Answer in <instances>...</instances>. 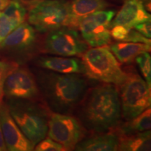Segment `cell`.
I'll use <instances>...</instances> for the list:
<instances>
[{"instance_id": "6da1fadb", "label": "cell", "mask_w": 151, "mask_h": 151, "mask_svg": "<svg viewBox=\"0 0 151 151\" xmlns=\"http://www.w3.org/2000/svg\"><path fill=\"white\" fill-rule=\"evenodd\" d=\"M74 113L90 133L113 131L122 119L118 86L103 83L89 88Z\"/></svg>"}, {"instance_id": "7a4b0ae2", "label": "cell", "mask_w": 151, "mask_h": 151, "mask_svg": "<svg viewBox=\"0 0 151 151\" xmlns=\"http://www.w3.org/2000/svg\"><path fill=\"white\" fill-rule=\"evenodd\" d=\"M34 74L41 99L52 112L73 114L90 88L88 78L81 74H65L40 68Z\"/></svg>"}, {"instance_id": "3957f363", "label": "cell", "mask_w": 151, "mask_h": 151, "mask_svg": "<svg viewBox=\"0 0 151 151\" xmlns=\"http://www.w3.org/2000/svg\"><path fill=\"white\" fill-rule=\"evenodd\" d=\"M7 105L15 122L34 146L47 137L51 111L42 100L10 99Z\"/></svg>"}, {"instance_id": "277c9868", "label": "cell", "mask_w": 151, "mask_h": 151, "mask_svg": "<svg viewBox=\"0 0 151 151\" xmlns=\"http://www.w3.org/2000/svg\"><path fill=\"white\" fill-rule=\"evenodd\" d=\"M81 60L85 76L91 80L118 87L127 78V71L122 69L107 46L88 48L81 55Z\"/></svg>"}, {"instance_id": "5b68a950", "label": "cell", "mask_w": 151, "mask_h": 151, "mask_svg": "<svg viewBox=\"0 0 151 151\" xmlns=\"http://www.w3.org/2000/svg\"><path fill=\"white\" fill-rule=\"evenodd\" d=\"M28 21L37 32L46 34L67 27L69 11L67 0L28 1Z\"/></svg>"}, {"instance_id": "8992f818", "label": "cell", "mask_w": 151, "mask_h": 151, "mask_svg": "<svg viewBox=\"0 0 151 151\" xmlns=\"http://www.w3.org/2000/svg\"><path fill=\"white\" fill-rule=\"evenodd\" d=\"M0 50L20 63L36 58L42 52V40L31 24L22 22L0 42Z\"/></svg>"}, {"instance_id": "52a82bcc", "label": "cell", "mask_w": 151, "mask_h": 151, "mask_svg": "<svg viewBox=\"0 0 151 151\" xmlns=\"http://www.w3.org/2000/svg\"><path fill=\"white\" fill-rule=\"evenodd\" d=\"M127 78L120 86L122 118L129 120L137 116L151 105L150 86L138 73L129 69Z\"/></svg>"}, {"instance_id": "ba28073f", "label": "cell", "mask_w": 151, "mask_h": 151, "mask_svg": "<svg viewBox=\"0 0 151 151\" xmlns=\"http://www.w3.org/2000/svg\"><path fill=\"white\" fill-rule=\"evenodd\" d=\"M42 41V52L64 57L81 56L89 46L76 29L62 27L46 33Z\"/></svg>"}, {"instance_id": "9c48e42d", "label": "cell", "mask_w": 151, "mask_h": 151, "mask_svg": "<svg viewBox=\"0 0 151 151\" xmlns=\"http://www.w3.org/2000/svg\"><path fill=\"white\" fill-rule=\"evenodd\" d=\"M87 131L76 116L70 114L50 113L47 136L62 145L67 150H73L76 146L88 136Z\"/></svg>"}, {"instance_id": "30bf717a", "label": "cell", "mask_w": 151, "mask_h": 151, "mask_svg": "<svg viewBox=\"0 0 151 151\" xmlns=\"http://www.w3.org/2000/svg\"><path fill=\"white\" fill-rule=\"evenodd\" d=\"M114 10L96 11L81 20L78 29L81 37L91 48L106 46L111 42V22L115 15Z\"/></svg>"}, {"instance_id": "8fae6325", "label": "cell", "mask_w": 151, "mask_h": 151, "mask_svg": "<svg viewBox=\"0 0 151 151\" xmlns=\"http://www.w3.org/2000/svg\"><path fill=\"white\" fill-rule=\"evenodd\" d=\"M3 92L9 99L42 100L35 74L27 67L19 65L6 77Z\"/></svg>"}, {"instance_id": "7c38bea8", "label": "cell", "mask_w": 151, "mask_h": 151, "mask_svg": "<svg viewBox=\"0 0 151 151\" xmlns=\"http://www.w3.org/2000/svg\"><path fill=\"white\" fill-rule=\"evenodd\" d=\"M0 122L7 150L32 151L35 146L25 136L11 116L6 102L0 104Z\"/></svg>"}, {"instance_id": "4fadbf2b", "label": "cell", "mask_w": 151, "mask_h": 151, "mask_svg": "<svg viewBox=\"0 0 151 151\" xmlns=\"http://www.w3.org/2000/svg\"><path fill=\"white\" fill-rule=\"evenodd\" d=\"M150 0H125L124 4L111 22V27L114 25H123L134 28L141 22L150 20Z\"/></svg>"}, {"instance_id": "5bb4252c", "label": "cell", "mask_w": 151, "mask_h": 151, "mask_svg": "<svg viewBox=\"0 0 151 151\" xmlns=\"http://www.w3.org/2000/svg\"><path fill=\"white\" fill-rule=\"evenodd\" d=\"M34 64L40 69L57 73L85 75V67L82 60L76 57L37 55L34 58Z\"/></svg>"}, {"instance_id": "9a60e30c", "label": "cell", "mask_w": 151, "mask_h": 151, "mask_svg": "<svg viewBox=\"0 0 151 151\" xmlns=\"http://www.w3.org/2000/svg\"><path fill=\"white\" fill-rule=\"evenodd\" d=\"M110 6L106 0H71L68 1L67 27L78 30L81 20L96 11L104 10Z\"/></svg>"}, {"instance_id": "2e32d148", "label": "cell", "mask_w": 151, "mask_h": 151, "mask_svg": "<svg viewBox=\"0 0 151 151\" xmlns=\"http://www.w3.org/2000/svg\"><path fill=\"white\" fill-rule=\"evenodd\" d=\"M120 137L114 132L91 133L75 147L78 151H116L118 150Z\"/></svg>"}, {"instance_id": "e0dca14e", "label": "cell", "mask_w": 151, "mask_h": 151, "mask_svg": "<svg viewBox=\"0 0 151 151\" xmlns=\"http://www.w3.org/2000/svg\"><path fill=\"white\" fill-rule=\"evenodd\" d=\"M118 62L123 64L132 63L135 58L144 52H150L151 45L142 43L118 41L109 47Z\"/></svg>"}, {"instance_id": "ac0fdd59", "label": "cell", "mask_w": 151, "mask_h": 151, "mask_svg": "<svg viewBox=\"0 0 151 151\" xmlns=\"http://www.w3.org/2000/svg\"><path fill=\"white\" fill-rule=\"evenodd\" d=\"M150 127L151 110L150 107L134 118L125 120V122H120L112 132L116 133L119 137H124L150 130Z\"/></svg>"}, {"instance_id": "d6986e66", "label": "cell", "mask_w": 151, "mask_h": 151, "mask_svg": "<svg viewBox=\"0 0 151 151\" xmlns=\"http://www.w3.org/2000/svg\"><path fill=\"white\" fill-rule=\"evenodd\" d=\"M120 137L118 150L121 151L150 150V130Z\"/></svg>"}, {"instance_id": "ffe728a7", "label": "cell", "mask_w": 151, "mask_h": 151, "mask_svg": "<svg viewBox=\"0 0 151 151\" xmlns=\"http://www.w3.org/2000/svg\"><path fill=\"white\" fill-rule=\"evenodd\" d=\"M2 12L18 27L24 22L27 15L25 7L18 1H10V2Z\"/></svg>"}, {"instance_id": "44dd1931", "label": "cell", "mask_w": 151, "mask_h": 151, "mask_svg": "<svg viewBox=\"0 0 151 151\" xmlns=\"http://www.w3.org/2000/svg\"><path fill=\"white\" fill-rule=\"evenodd\" d=\"M138 67L145 81L149 86H151V58L149 52H144L135 58Z\"/></svg>"}, {"instance_id": "7402d4cb", "label": "cell", "mask_w": 151, "mask_h": 151, "mask_svg": "<svg viewBox=\"0 0 151 151\" xmlns=\"http://www.w3.org/2000/svg\"><path fill=\"white\" fill-rule=\"evenodd\" d=\"M19 65L11 60H0V104L4 97V84L8 75Z\"/></svg>"}, {"instance_id": "603a6c76", "label": "cell", "mask_w": 151, "mask_h": 151, "mask_svg": "<svg viewBox=\"0 0 151 151\" xmlns=\"http://www.w3.org/2000/svg\"><path fill=\"white\" fill-rule=\"evenodd\" d=\"M36 151H66V148L60 143L50 138H44L35 146Z\"/></svg>"}, {"instance_id": "cb8c5ba5", "label": "cell", "mask_w": 151, "mask_h": 151, "mask_svg": "<svg viewBox=\"0 0 151 151\" xmlns=\"http://www.w3.org/2000/svg\"><path fill=\"white\" fill-rule=\"evenodd\" d=\"M17 27L3 12L0 13V42Z\"/></svg>"}, {"instance_id": "d4e9b609", "label": "cell", "mask_w": 151, "mask_h": 151, "mask_svg": "<svg viewBox=\"0 0 151 151\" xmlns=\"http://www.w3.org/2000/svg\"><path fill=\"white\" fill-rule=\"evenodd\" d=\"M132 28L124 27L123 25H114L111 27L110 33L111 37L118 41H124L129 30Z\"/></svg>"}, {"instance_id": "484cf974", "label": "cell", "mask_w": 151, "mask_h": 151, "mask_svg": "<svg viewBox=\"0 0 151 151\" xmlns=\"http://www.w3.org/2000/svg\"><path fill=\"white\" fill-rule=\"evenodd\" d=\"M124 41L126 42H133V43H142L146 44L151 45L150 39L145 37L141 34H140L137 30L132 28L127 34V37L124 39Z\"/></svg>"}, {"instance_id": "4316f807", "label": "cell", "mask_w": 151, "mask_h": 151, "mask_svg": "<svg viewBox=\"0 0 151 151\" xmlns=\"http://www.w3.org/2000/svg\"><path fill=\"white\" fill-rule=\"evenodd\" d=\"M134 29L139 32L145 37L150 39L151 38V22L150 20L141 22L137 24Z\"/></svg>"}, {"instance_id": "83f0119b", "label": "cell", "mask_w": 151, "mask_h": 151, "mask_svg": "<svg viewBox=\"0 0 151 151\" xmlns=\"http://www.w3.org/2000/svg\"><path fill=\"white\" fill-rule=\"evenodd\" d=\"M7 150L6 146L4 139L2 130H1V122H0V151H6Z\"/></svg>"}, {"instance_id": "f1b7e54d", "label": "cell", "mask_w": 151, "mask_h": 151, "mask_svg": "<svg viewBox=\"0 0 151 151\" xmlns=\"http://www.w3.org/2000/svg\"><path fill=\"white\" fill-rule=\"evenodd\" d=\"M11 0H0V13L4 10L6 7L8 6Z\"/></svg>"}, {"instance_id": "f546056e", "label": "cell", "mask_w": 151, "mask_h": 151, "mask_svg": "<svg viewBox=\"0 0 151 151\" xmlns=\"http://www.w3.org/2000/svg\"><path fill=\"white\" fill-rule=\"evenodd\" d=\"M15 1H24V0H15Z\"/></svg>"}, {"instance_id": "4dcf8cb0", "label": "cell", "mask_w": 151, "mask_h": 151, "mask_svg": "<svg viewBox=\"0 0 151 151\" xmlns=\"http://www.w3.org/2000/svg\"><path fill=\"white\" fill-rule=\"evenodd\" d=\"M29 1H34V0H29Z\"/></svg>"}]
</instances>
